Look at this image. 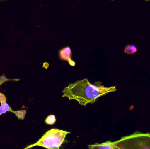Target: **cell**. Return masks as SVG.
I'll return each instance as SVG.
<instances>
[{"instance_id": "obj_1", "label": "cell", "mask_w": 150, "mask_h": 149, "mask_svg": "<svg viewBox=\"0 0 150 149\" xmlns=\"http://www.w3.org/2000/svg\"><path fill=\"white\" fill-rule=\"evenodd\" d=\"M116 87H105L91 84L87 78L69 84L62 91V97L69 100H75L85 106L89 103L93 104L98 99L107 94L116 91Z\"/></svg>"}, {"instance_id": "obj_2", "label": "cell", "mask_w": 150, "mask_h": 149, "mask_svg": "<svg viewBox=\"0 0 150 149\" xmlns=\"http://www.w3.org/2000/svg\"><path fill=\"white\" fill-rule=\"evenodd\" d=\"M70 133L58 129H52L47 132L37 143L28 145L25 149L30 148L35 146L47 149H59L64 142L66 136Z\"/></svg>"}, {"instance_id": "obj_3", "label": "cell", "mask_w": 150, "mask_h": 149, "mask_svg": "<svg viewBox=\"0 0 150 149\" xmlns=\"http://www.w3.org/2000/svg\"><path fill=\"white\" fill-rule=\"evenodd\" d=\"M117 149H150V134L135 132L117 141Z\"/></svg>"}, {"instance_id": "obj_4", "label": "cell", "mask_w": 150, "mask_h": 149, "mask_svg": "<svg viewBox=\"0 0 150 149\" xmlns=\"http://www.w3.org/2000/svg\"><path fill=\"white\" fill-rule=\"evenodd\" d=\"M72 56V51L69 46L64 47L59 51V57L61 59L68 61L70 65L74 66L75 63L71 59Z\"/></svg>"}, {"instance_id": "obj_5", "label": "cell", "mask_w": 150, "mask_h": 149, "mask_svg": "<svg viewBox=\"0 0 150 149\" xmlns=\"http://www.w3.org/2000/svg\"><path fill=\"white\" fill-rule=\"evenodd\" d=\"M117 141L112 142L111 141H107L105 143L98 144L96 143L93 145H89V148L90 149H117L116 144Z\"/></svg>"}, {"instance_id": "obj_6", "label": "cell", "mask_w": 150, "mask_h": 149, "mask_svg": "<svg viewBox=\"0 0 150 149\" xmlns=\"http://www.w3.org/2000/svg\"><path fill=\"white\" fill-rule=\"evenodd\" d=\"M137 51V50L135 45H126L124 50V53L130 55L134 54Z\"/></svg>"}, {"instance_id": "obj_7", "label": "cell", "mask_w": 150, "mask_h": 149, "mask_svg": "<svg viewBox=\"0 0 150 149\" xmlns=\"http://www.w3.org/2000/svg\"><path fill=\"white\" fill-rule=\"evenodd\" d=\"M13 111L11 107L7 104V102L1 104L0 106V115L6 113L8 112L12 113Z\"/></svg>"}, {"instance_id": "obj_8", "label": "cell", "mask_w": 150, "mask_h": 149, "mask_svg": "<svg viewBox=\"0 0 150 149\" xmlns=\"http://www.w3.org/2000/svg\"><path fill=\"white\" fill-rule=\"evenodd\" d=\"M26 110H18V111H13L12 113L14 114L17 117L18 120H24L26 114Z\"/></svg>"}, {"instance_id": "obj_9", "label": "cell", "mask_w": 150, "mask_h": 149, "mask_svg": "<svg viewBox=\"0 0 150 149\" xmlns=\"http://www.w3.org/2000/svg\"><path fill=\"white\" fill-rule=\"evenodd\" d=\"M56 122V118L55 115H49L45 121V122L46 124L48 125H53Z\"/></svg>"}, {"instance_id": "obj_10", "label": "cell", "mask_w": 150, "mask_h": 149, "mask_svg": "<svg viewBox=\"0 0 150 149\" xmlns=\"http://www.w3.org/2000/svg\"><path fill=\"white\" fill-rule=\"evenodd\" d=\"M10 80H14V81H19V79H7L6 77H5L4 75L0 77V86L3 84L4 82H6L7 81H10Z\"/></svg>"}, {"instance_id": "obj_11", "label": "cell", "mask_w": 150, "mask_h": 149, "mask_svg": "<svg viewBox=\"0 0 150 149\" xmlns=\"http://www.w3.org/2000/svg\"><path fill=\"white\" fill-rule=\"evenodd\" d=\"M7 101V98L6 96L0 92V103L1 104H3V103H5Z\"/></svg>"}, {"instance_id": "obj_12", "label": "cell", "mask_w": 150, "mask_h": 149, "mask_svg": "<svg viewBox=\"0 0 150 149\" xmlns=\"http://www.w3.org/2000/svg\"><path fill=\"white\" fill-rule=\"evenodd\" d=\"M144 1H147V2L150 1V0H144Z\"/></svg>"}, {"instance_id": "obj_13", "label": "cell", "mask_w": 150, "mask_h": 149, "mask_svg": "<svg viewBox=\"0 0 150 149\" xmlns=\"http://www.w3.org/2000/svg\"><path fill=\"white\" fill-rule=\"evenodd\" d=\"M111 1H115V0H111Z\"/></svg>"}, {"instance_id": "obj_14", "label": "cell", "mask_w": 150, "mask_h": 149, "mask_svg": "<svg viewBox=\"0 0 150 149\" xmlns=\"http://www.w3.org/2000/svg\"><path fill=\"white\" fill-rule=\"evenodd\" d=\"M0 1H4V0H0Z\"/></svg>"}]
</instances>
